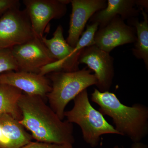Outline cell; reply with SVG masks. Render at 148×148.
<instances>
[{"instance_id": "cell-14", "label": "cell", "mask_w": 148, "mask_h": 148, "mask_svg": "<svg viewBox=\"0 0 148 148\" xmlns=\"http://www.w3.org/2000/svg\"><path fill=\"white\" fill-rule=\"evenodd\" d=\"M32 139L18 121L7 114L0 115V148H20Z\"/></svg>"}, {"instance_id": "cell-13", "label": "cell", "mask_w": 148, "mask_h": 148, "mask_svg": "<svg viewBox=\"0 0 148 148\" xmlns=\"http://www.w3.org/2000/svg\"><path fill=\"white\" fill-rule=\"evenodd\" d=\"M136 6V0H108L106 8L94 14L89 23H98L99 28L106 26L117 16L124 20L135 18L140 12Z\"/></svg>"}, {"instance_id": "cell-11", "label": "cell", "mask_w": 148, "mask_h": 148, "mask_svg": "<svg viewBox=\"0 0 148 148\" xmlns=\"http://www.w3.org/2000/svg\"><path fill=\"white\" fill-rule=\"evenodd\" d=\"M106 0H70L72 11L69 36L66 40L75 47L83 33L87 21L98 11L107 6Z\"/></svg>"}, {"instance_id": "cell-15", "label": "cell", "mask_w": 148, "mask_h": 148, "mask_svg": "<svg viewBox=\"0 0 148 148\" xmlns=\"http://www.w3.org/2000/svg\"><path fill=\"white\" fill-rule=\"evenodd\" d=\"M143 20L140 22L136 17L128 19V25L135 27L136 38L132 49L133 55L136 58L143 60L147 70L148 69V16L144 9H141Z\"/></svg>"}, {"instance_id": "cell-22", "label": "cell", "mask_w": 148, "mask_h": 148, "mask_svg": "<svg viewBox=\"0 0 148 148\" xmlns=\"http://www.w3.org/2000/svg\"><path fill=\"white\" fill-rule=\"evenodd\" d=\"M148 1H144V0H136V5L140 7V10L145 9V10L148 9Z\"/></svg>"}, {"instance_id": "cell-4", "label": "cell", "mask_w": 148, "mask_h": 148, "mask_svg": "<svg viewBox=\"0 0 148 148\" xmlns=\"http://www.w3.org/2000/svg\"><path fill=\"white\" fill-rule=\"evenodd\" d=\"M73 100V108L65 111L64 117L69 122L76 123L79 126L84 140L91 147H96L98 145L102 135H119L103 115L91 105L87 89L81 92Z\"/></svg>"}, {"instance_id": "cell-20", "label": "cell", "mask_w": 148, "mask_h": 148, "mask_svg": "<svg viewBox=\"0 0 148 148\" xmlns=\"http://www.w3.org/2000/svg\"><path fill=\"white\" fill-rule=\"evenodd\" d=\"M18 6H20L18 0H0V15L11 8Z\"/></svg>"}, {"instance_id": "cell-18", "label": "cell", "mask_w": 148, "mask_h": 148, "mask_svg": "<svg viewBox=\"0 0 148 148\" xmlns=\"http://www.w3.org/2000/svg\"><path fill=\"white\" fill-rule=\"evenodd\" d=\"M18 71L11 49L0 48V74L9 71Z\"/></svg>"}, {"instance_id": "cell-6", "label": "cell", "mask_w": 148, "mask_h": 148, "mask_svg": "<svg viewBox=\"0 0 148 148\" xmlns=\"http://www.w3.org/2000/svg\"><path fill=\"white\" fill-rule=\"evenodd\" d=\"M23 4L31 21L35 36L44 37L45 31L51 20L65 16L68 0H24Z\"/></svg>"}, {"instance_id": "cell-5", "label": "cell", "mask_w": 148, "mask_h": 148, "mask_svg": "<svg viewBox=\"0 0 148 148\" xmlns=\"http://www.w3.org/2000/svg\"><path fill=\"white\" fill-rule=\"evenodd\" d=\"M8 10L0 17V48L12 49L36 37L25 9Z\"/></svg>"}, {"instance_id": "cell-10", "label": "cell", "mask_w": 148, "mask_h": 148, "mask_svg": "<svg viewBox=\"0 0 148 148\" xmlns=\"http://www.w3.org/2000/svg\"><path fill=\"white\" fill-rule=\"evenodd\" d=\"M63 28L58 25L51 39L42 37V41L56 60L53 66L56 71L74 72L79 70L81 54L74 51V47L67 43L63 35Z\"/></svg>"}, {"instance_id": "cell-9", "label": "cell", "mask_w": 148, "mask_h": 148, "mask_svg": "<svg viewBox=\"0 0 148 148\" xmlns=\"http://www.w3.org/2000/svg\"><path fill=\"white\" fill-rule=\"evenodd\" d=\"M137 38L135 27L127 25L119 16H117L107 25L98 28L95 34V45L110 53L115 48L135 43Z\"/></svg>"}, {"instance_id": "cell-21", "label": "cell", "mask_w": 148, "mask_h": 148, "mask_svg": "<svg viewBox=\"0 0 148 148\" xmlns=\"http://www.w3.org/2000/svg\"><path fill=\"white\" fill-rule=\"evenodd\" d=\"M113 148H124L123 147H120L118 146H115ZM131 148H148L147 145L141 143H134L132 144Z\"/></svg>"}, {"instance_id": "cell-8", "label": "cell", "mask_w": 148, "mask_h": 148, "mask_svg": "<svg viewBox=\"0 0 148 148\" xmlns=\"http://www.w3.org/2000/svg\"><path fill=\"white\" fill-rule=\"evenodd\" d=\"M114 58L110 53L95 45L85 48L80 55V64H86L93 72L97 81L96 86L100 92L109 91L112 84L114 69Z\"/></svg>"}, {"instance_id": "cell-3", "label": "cell", "mask_w": 148, "mask_h": 148, "mask_svg": "<svg viewBox=\"0 0 148 148\" xmlns=\"http://www.w3.org/2000/svg\"><path fill=\"white\" fill-rule=\"evenodd\" d=\"M48 75L51 89L46 97L50 108L62 120L69 102L85 89L97 84L95 75L86 69L74 72H54Z\"/></svg>"}, {"instance_id": "cell-17", "label": "cell", "mask_w": 148, "mask_h": 148, "mask_svg": "<svg viewBox=\"0 0 148 148\" xmlns=\"http://www.w3.org/2000/svg\"><path fill=\"white\" fill-rule=\"evenodd\" d=\"M99 28L98 23L87 24L86 31L82 33L81 37L74 47V51L81 54L85 48L95 45L94 38Z\"/></svg>"}, {"instance_id": "cell-16", "label": "cell", "mask_w": 148, "mask_h": 148, "mask_svg": "<svg viewBox=\"0 0 148 148\" xmlns=\"http://www.w3.org/2000/svg\"><path fill=\"white\" fill-rule=\"evenodd\" d=\"M22 94L16 88L0 84V115L7 114L18 121L21 120L22 115L18 102Z\"/></svg>"}, {"instance_id": "cell-19", "label": "cell", "mask_w": 148, "mask_h": 148, "mask_svg": "<svg viewBox=\"0 0 148 148\" xmlns=\"http://www.w3.org/2000/svg\"><path fill=\"white\" fill-rule=\"evenodd\" d=\"M20 148H74L73 145L31 142Z\"/></svg>"}, {"instance_id": "cell-12", "label": "cell", "mask_w": 148, "mask_h": 148, "mask_svg": "<svg viewBox=\"0 0 148 148\" xmlns=\"http://www.w3.org/2000/svg\"><path fill=\"white\" fill-rule=\"evenodd\" d=\"M0 84L11 86L28 95L46 97L51 89L49 79L39 74L9 71L0 74Z\"/></svg>"}, {"instance_id": "cell-2", "label": "cell", "mask_w": 148, "mask_h": 148, "mask_svg": "<svg viewBox=\"0 0 148 148\" xmlns=\"http://www.w3.org/2000/svg\"><path fill=\"white\" fill-rule=\"evenodd\" d=\"M91 100L99 106V111L103 115L112 119L119 135L126 136L134 143L141 142L148 135V108L145 105L125 106L114 93L100 92L96 88L91 93Z\"/></svg>"}, {"instance_id": "cell-7", "label": "cell", "mask_w": 148, "mask_h": 148, "mask_svg": "<svg viewBox=\"0 0 148 148\" xmlns=\"http://www.w3.org/2000/svg\"><path fill=\"white\" fill-rule=\"evenodd\" d=\"M11 49L18 71L39 74L45 66L56 61L41 39L37 37Z\"/></svg>"}, {"instance_id": "cell-1", "label": "cell", "mask_w": 148, "mask_h": 148, "mask_svg": "<svg viewBox=\"0 0 148 148\" xmlns=\"http://www.w3.org/2000/svg\"><path fill=\"white\" fill-rule=\"evenodd\" d=\"M38 95L23 93L18 106L22 118L19 123L32 133L37 142L73 145V123L64 121Z\"/></svg>"}]
</instances>
